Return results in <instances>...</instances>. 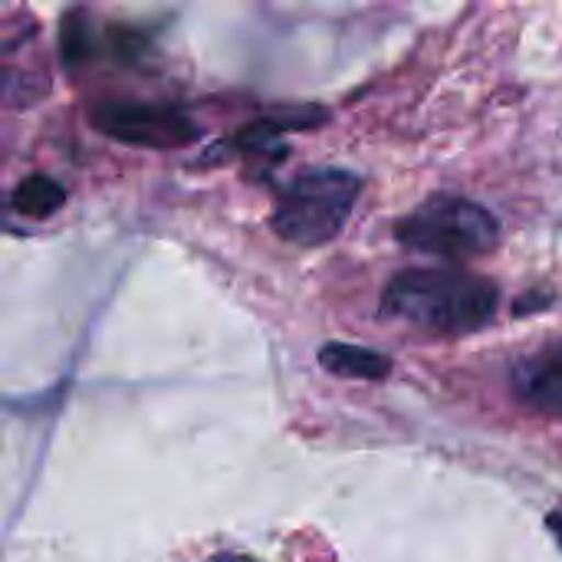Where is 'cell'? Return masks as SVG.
Returning <instances> with one entry per match:
<instances>
[{
  "mask_svg": "<svg viewBox=\"0 0 562 562\" xmlns=\"http://www.w3.org/2000/svg\"><path fill=\"white\" fill-rule=\"evenodd\" d=\"M550 530L557 533V540H560L562 547V514H553V517H550Z\"/></svg>",
  "mask_w": 562,
  "mask_h": 562,
  "instance_id": "obj_10",
  "label": "cell"
},
{
  "mask_svg": "<svg viewBox=\"0 0 562 562\" xmlns=\"http://www.w3.org/2000/svg\"><path fill=\"white\" fill-rule=\"evenodd\" d=\"M59 53L69 66L86 63L95 53V33L82 13H69L59 26Z\"/></svg>",
  "mask_w": 562,
  "mask_h": 562,
  "instance_id": "obj_8",
  "label": "cell"
},
{
  "mask_svg": "<svg viewBox=\"0 0 562 562\" xmlns=\"http://www.w3.org/2000/svg\"><path fill=\"white\" fill-rule=\"evenodd\" d=\"M13 211L23 217H49L66 204V188L49 178V175H26L16 188H13Z\"/></svg>",
  "mask_w": 562,
  "mask_h": 562,
  "instance_id": "obj_6",
  "label": "cell"
},
{
  "mask_svg": "<svg viewBox=\"0 0 562 562\" xmlns=\"http://www.w3.org/2000/svg\"><path fill=\"white\" fill-rule=\"evenodd\" d=\"M92 125L122 145L148 148V151H178L201 138L198 122L188 112L165 102L112 99L92 109Z\"/></svg>",
  "mask_w": 562,
  "mask_h": 562,
  "instance_id": "obj_4",
  "label": "cell"
},
{
  "mask_svg": "<svg viewBox=\"0 0 562 562\" xmlns=\"http://www.w3.org/2000/svg\"><path fill=\"white\" fill-rule=\"evenodd\" d=\"M204 562H257L254 557H244V553H214L211 560Z\"/></svg>",
  "mask_w": 562,
  "mask_h": 562,
  "instance_id": "obj_9",
  "label": "cell"
},
{
  "mask_svg": "<svg viewBox=\"0 0 562 562\" xmlns=\"http://www.w3.org/2000/svg\"><path fill=\"white\" fill-rule=\"evenodd\" d=\"M319 362L326 372L339 375V379H362V382H382L392 372V359L366 349V346H352V342H329L319 349Z\"/></svg>",
  "mask_w": 562,
  "mask_h": 562,
  "instance_id": "obj_5",
  "label": "cell"
},
{
  "mask_svg": "<svg viewBox=\"0 0 562 562\" xmlns=\"http://www.w3.org/2000/svg\"><path fill=\"white\" fill-rule=\"evenodd\" d=\"M359 194V175L346 168H310L280 191L270 224L296 247H323L342 234Z\"/></svg>",
  "mask_w": 562,
  "mask_h": 562,
  "instance_id": "obj_2",
  "label": "cell"
},
{
  "mask_svg": "<svg viewBox=\"0 0 562 562\" xmlns=\"http://www.w3.org/2000/svg\"><path fill=\"white\" fill-rule=\"evenodd\" d=\"M395 237L402 247L428 257H441L451 263L484 257L501 240L497 217L461 194H435L422 201L408 217L398 221Z\"/></svg>",
  "mask_w": 562,
  "mask_h": 562,
  "instance_id": "obj_3",
  "label": "cell"
},
{
  "mask_svg": "<svg viewBox=\"0 0 562 562\" xmlns=\"http://www.w3.org/2000/svg\"><path fill=\"white\" fill-rule=\"evenodd\" d=\"M501 303V290L461 267H415L389 280L382 313L438 336H468L484 329Z\"/></svg>",
  "mask_w": 562,
  "mask_h": 562,
  "instance_id": "obj_1",
  "label": "cell"
},
{
  "mask_svg": "<svg viewBox=\"0 0 562 562\" xmlns=\"http://www.w3.org/2000/svg\"><path fill=\"white\" fill-rule=\"evenodd\" d=\"M524 398L530 408L550 415V418H562V356L540 362L527 382H524Z\"/></svg>",
  "mask_w": 562,
  "mask_h": 562,
  "instance_id": "obj_7",
  "label": "cell"
}]
</instances>
